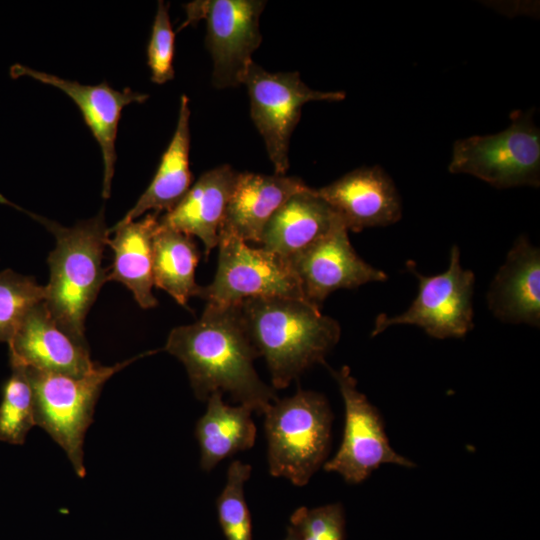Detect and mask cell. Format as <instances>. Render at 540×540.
<instances>
[{
  "label": "cell",
  "instance_id": "obj_18",
  "mask_svg": "<svg viewBox=\"0 0 540 540\" xmlns=\"http://www.w3.org/2000/svg\"><path fill=\"white\" fill-rule=\"evenodd\" d=\"M238 172L223 164L200 175L186 195L159 223L201 240L204 254L217 247L219 232Z\"/></svg>",
  "mask_w": 540,
  "mask_h": 540
},
{
  "label": "cell",
  "instance_id": "obj_7",
  "mask_svg": "<svg viewBox=\"0 0 540 540\" xmlns=\"http://www.w3.org/2000/svg\"><path fill=\"white\" fill-rule=\"evenodd\" d=\"M407 262V268L418 279V293L407 310L399 315L379 314L371 336H376L395 325H414L437 339L461 338L474 327L473 293L475 275L464 269L460 251L454 245L449 266L437 275L426 276Z\"/></svg>",
  "mask_w": 540,
  "mask_h": 540
},
{
  "label": "cell",
  "instance_id": "obj_14",
  "mask_svg": "<svg viewBox=\"0 0 540 540\" xmlns=\"http://www.w3.org/2000/svg\"><path fill=\"white\" fill-rule=\"evenodd\" d=\"M314 190L348 231L388 226L402 216L401 198L396 186L378 165L357 168Z\"/></svg>",
  "mask_w": 540,
  "mask_h": 540
},
{
  "label": "cell",
  "instance_id": "obj_28",
  "mask_svg": "<svg viewBox=\"0 0 540 540\" xmlns=\"http://www.w3.org/2000/svg\"><path fill=\"white\" fill-rule=\"evenodd\" d=\"M290 524L300 540H345V513L340 503L300 507L292 513Z\"/></svg>",
  "mask_w": 540,
  "mask_h": 540
},
{
  "label": "cell",
  "instance_id": "obj_3",
  "mask_svg": "<svg viewBox=\"0 0 540 540\" xmlns=\"http://www.w3.org/2000/svg\"><path fill=\"white\" fill-rule=\"evenodd\" d=\"M5 203L23 211L50 231L56 240L47 262L50 269L45 306L56 323L75 339L87 342L85 319L102 285L107 270L102 267L104 248L109 238L104 210L72 227L29 212L0 195Z\"/></svg>",
  "mask_w": 540,
  "mask_h": 540
},
{
  "label": "cell",
  "instance_id": "obj_11",
  "mask_svg": "<svg viewBox=\"0 0 540 540\" xmlns=\"http://www.w3.org/2000/svg\"><path fill=\"white\" fill-rule=\"evenodd\" d=\"M329 370L343 398L345 426L340 447L335 456L324 463V470L338 473L350 484H358L382 464L414 467L412 461L391 447L377 408L357 389L350 368Z\"/></svg>",
  "mask_w": 540,
  "mask_h": 540
},
{
  "label": "cell",
  "instance_id": "obj_13",
  "mask_svg": "<svg viewBox=\"0 0 540 540\" xmlns=\"http://www.w3.org/2000/svg\"><path fill=\"white\" fill-rule=\"evenodd\" d=\"M9 75L12 79L27 76L56 87L78 106L100 147L104 167L102 197L109 198L117 160L115 143L121 112L129 104L145 102L149 95L130 88L116 90L107 82L85 85L20 63H15L9 68Z\"/></svg>",
  "mask_w": 540,
  "mask_h": 540
},
{
  "label": "cell",
  "instance_id": "obj_26",
  "mask_svg": "<svg viewBox=\"0 0 540 540\" xmlns=\"http://www.w3.org/2000/svg\"><path fill=\"white\" fill-rule=\"evenodd\" d=\"M251 465L234 460L228 467L226 484L216 500L219 524L226 540H252L251 516L245 500L244 484Z\"/></svg>",
  "mask_w": 540,
  "mask_h": 540
},
{
  "label": "cell",
  "instance_id": "obj_25",
  "mask_svg": "<svg viewBox=\"0 0 540 540\" xmlns=\"http://www.w3.org/2000/svg\"><path fill=\"white\" fill-rule=\"evenodd\" d=\"M46 286L33 277L0 272V342L11 341L28 312L46 299Z\"/></svg>",
  "mask_w": 540,
  "mask_h": 540
},
{
  "label": "cell",
  "instance_id": "obj_19",
  "mask_svg": "<svg viewBox=\"0 0 540 540\" xmlns=\"http://www.w3.org/2000/svg\"><path fill=\"white\" fill-rule=\"evenodd\" d=\"M339 219L314 188L307 186L272 215L263 230L261 247L289 262L326 235Z\"/></svg>",
  "mask_w": 540,
  "mask_h": 540
},
{
  "label": "cell",
  "instance_id": "obj_17",
  "mask_svg": "<svg viewBox=\"0 0 540 540\" xmlns=\"http://www.w3.org/2000/svg\"><path fill=\"white\" fill-rule=\"evenodd\" d=\"M306 187L304 181L295 176L238 172L219 235H233L246 243L260 244L272 215L287 199Z\"/></svg>",
  "mask_w": 540,
  "mask_h": 540
},
{
  "label": "cell",
  "instance_id": "obj_6",
  "mask_svg": "<svg viewBox=\"0 0 540 540\" xmlns=\"http://www.w3.org/2000/svg\"><path fill=\"white\" fill-rule=\"evenodd\" d=\"M531 112H513L499 133L456 140L449 172L470 174L498 189L538 187L540 132Z\"/></svg>",
  "mask_w": 540,
  "mask_h": 540
},
{
  "label": "cell",
  "instance_id": "obj_12",
  "mask_svg": "<svg viewBox=\"0 0 540 540\" xmlns=\"http://www.w3.org/2000/svg\"><path fill=\"white\" fill-rule=\"evenodd\" d=\"M289 263L298 277L305 299L318 308L336 290L354 289L388 278L385 272L371 266L356 253L341 219L326 235Z\"/></svg>",
  "mask_w": 540,
  "mask_h": 540
},
{
  "label": "cell",
  "instance_id": "obj_8",
  "mask_svg": "<svg viewBox=\"0 0 540 540\" xmlns=\"http://www.w3.org/2000/svg\"><path fill=\"white\" fill-rule=\"evenodd\" d=\"M250 99V114L262 136L274 173L286 175L289 144L302 107L311 101L336 102L343 91H317L307 86L298 72L272 73L252 63L243 79Z\"/></svg>",
  "mask_w": 540,
  "mask_h": 540
},
{
  "label": "cell",
  "instance_id": "obj_22",
  "mask_svg": "<svg viewBox=\"0 0 540 540\" xmlns=\"http://www.w3.org/2000/svg\"><path fill=\"white\" fill-rule=\"evenodd\" d=\"M206 401V412L196 423L195 435L201 452L200 466L209 472L221 460L252 448L256 426L251 408L226 404L221 392H213Z\"/></svg>",
  "mask_w": 540,
  "mask_h": 540
},
{
  "label": "cell",
  "instance_id": "obj_24",
  "mask_svg": "<svg viewBox=\"0 0 540 540\" xmlns=\"http://www.w3.org/2000/svg\"><path fill=\"white\" fill-rule=\"evenodd\" d=\"M11 365L1 390L0 441L22 445L35 422L34 396L26 367Z\"/></svg>",
  "mask_w": 540,
  "mask_h": 540
},
{
  "label": "cell",
  "instance_id": "obj_15",
  "mask_svg": "<svg viewBox=\"0 0 540 540\" xmlns=\"http://www.w3.org/2000/svg\"><path fill=\"white\" fill-rule=\"evenodd\" d=\"M10 364L70 376L91 371L87 342L65 332L52 318L44 301L32 308L8 343Z\"/></svg>",
  "mask_w": 540,
  "mask_h": 540
},
{
  "label": "cell",
  "instance_id": "obj_1",
  "mask_svg": "<svg viewBox=\"0 0 540 540\" xmlns=\"http://www.w3.org/2000/svg\"><path fill=\"white\" fill-rule=\"evenodd\" d=\"M164 349L183 363L198 400L206 401L213 392H226L239 404L264 414L278 399L275 389L254 368L259 354L238 305L206 303L196 322L171 330Z\"/></svg>",
  "mask_w": 540,
  "mask_h": 540
},
{
  "label": "cell",
  "instance_id": "obj_16",
  "mask_svg": "<svg viewBox=\"0 0 540 540\" xmlns=\"http://www.w3.org/2000/svg\"><path fill=\"white\" fill-rule=\"evenodd\" d=\"M487 305L507 324L540 325V251L519 236L487 291Z\"/></svg>",
  "mask_w": 540,
  "mask_h": 540
},
{
  "label": "cell",
  "instance_id": "obj_4",
  "mask_svg": "<svg viewBox=\"0 0 540 540\" xmlns=\"http://www.w3.org/2000/svg\"><path fill=\"white\" fill-rule=\"evenodd\" d=\"M263 415L270 474L305 486L330 449L333 414L327 399L299 389L291 397L277 399Z\"/></svg>",
  "mask_w": 540,
  "mask_h": 540
},
{
  "label": "cell",
  "instance_id": "obj_20",
  "mask_svg": "<svg viewBox=\"0 0 540 540\" xmlns=\"http://www.w3.org/2000/svg\"><path fill=\"white\" fill-rule=\"evenodd\" d=\"M161 214L150 212L140 220L116 224L109 233L107 245L113 251V264L107 272L106 281L124 284L143 309L157 306L153 295V238L159 226Z\"/></svg>",
  "mask_w": 540,
  "mask_h": 540
},
{
  "label": "cell",
  "instance_id": "obj_10",
  "mask_svg": "<svg viewBox=\"0 0 540 540\" xmlns=\"http://www.w3.org/2000/svg\"><path fill=\"white\" fill-rule=\"evenodd\" d=\"M262 0H203L185 6L186 20L179 30L206 21V47L213 61L212 83L218 89L242 84L253 53L262 42L259 19Z\"/></svg>",
  "mask_w": 540,
  "mask_h": 540
},
{
  "label": "cell",
  "instance_id": "obj_23",
  "mask_svg": "<svg viewBox=\"0 0 540 540\" xmlns=\"http://www.w3.org/2000/svg\"><path fill=\"white\" fill-rule=\"evenodd\" d=\"M199 259L193 237L159 223L153 238L154 286L186 306L191 297L198 296L201 287L195 281Z\"/></svg>",
  "mask_w": 540,
  "mask_h": 540
},
{
  "label": "cell",
  "instance_id": "obj_21",
  "mask_svg": "<svg viewBox=\"0 0 540 540\" xmlns=\"http://www.w3.org/2000/svg\"><path fill=\"white\" fill-rule=\"evenodd\" d=\"M190 114L189 98L182 95L176 128L157 171L147 189L118 224L134 221L150 212L164 214L173 209L190 189L193 181L189 162Z\"/></svg>",
  "mask_w": 540,
  "mask_h": 540
},
{
  "label": "cell",
  "instance_id": "obj_27",
  "mask_svg": "<svg viewBox=\"0 0 540 540\" xmlns=\"http://www.w3.org/2000/svg\"><path fill=\"white\" fill-rule=\"evenodd\" d=\"M168 7L164 1H158L147 46V64L151 71V81L159 85L172 80L175 75L173 67L175 33L171 26Z\"/></svg>",
  "mask_w": 540,
  "mask_h": 540
},
{
  "label": "cell",
  "instance_id": "obj_9",
  "mask_svg": "<svg viewBox=\"0 0 540 540\" xmlns=\"http://www.w3.org/2000/svg\"><path fill=\"white\" fill-rule=\"evenodd\" d=\"M218 264L213 281L201 286L198 296L206 303L232 306L258 297L305 300L291 264L281 257L228 234H220ZM308 302V301H307Z\"/></svg>",
  "mask_w": 540,
  "mask_h": 540
},
{
  "label": "cell",
  "instance_id": "obj_5",
  "mask_svg": "<svg viewBox=\"0 0 540 540\" xmlns=\"http://www.w3.org/2000/svg\"><path fill=\"white\" fill-rule=\"evenodd\" d=\"M155 352L147 351L112 366L97 363L82 376L26 368L33 390L36 425L65 451L78 477L86 476L84 438L104 384L138 358Z\"/></svg>",
  "mask_w": 540,
  "mask_h": 540
},
{
  "label": "cell",
  "instance_id": "obj_29",
  "mask_svg": "<svg viewBox=\"0 0 540 540\" xmlns=\"http://www.w3.org/2000/svg\"><path fill=\"white\" fill-rule=\"evenodd\" d=\"M284 540H300L296 531L291 527L288 526L287 528V535Z\"/></svg>",
  "mask_w": 540,
  "mask_h": 540
},
{
  "label": "cell",
  "instance_id": "obj_2",
  "mask_svg": "<svg viewBox=\"0 0 540 540\" xmlns=\"http://www.w3.org/2000/svg\"><path fill=\"white\" fill-rule=\"evenodd\" d=\"M245 330L264 357L274 389H283L338 343L339 323L320 308L288 297L250 298L239 305Z\"/></svg>",
  "mask_w": 540,
  "mask_h": 540
}]
</instances>
